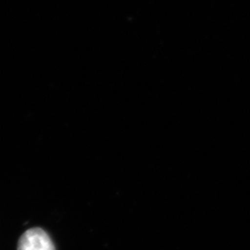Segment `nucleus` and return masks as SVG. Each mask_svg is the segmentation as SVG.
<instances>
[{"label":"nucleus","instance_id":"obj_1","mask_svg":"<svg viewBox=\"0 0 250 250\" xmlns=\"http://www.w3.org/2000/svg\"><path fill=\"white\" fill-rule=\"evenodd\" d=\"M17 250H56L49 234L42 228H31L20 237Z\"/></svg>","mask_w":250,"mask_h":250}]
</instances>
